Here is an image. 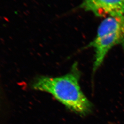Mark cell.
Returning <instances> with one entry per match:
<instances>
[{"label":"cell","instance_id":"obj_3","mask_svg":"<svg viewBox=\"0 0 124 124\" xmlns=\"http://www.w3.org/2000/svg\"><path fill=\"white\" fill-rule=\"evenodd\" d=\"M79 8L99 18L124 14V0H82Z\"/></svg>","mask_w":124,"mask_h":124},{"label":"cell","instance_id":"obj_2","mask_svg":"<svg viewBox=\"0 0 124 124\" xmlns=\"http://www.w3.org/2000/svg\"><path fill=\"white\" fill-rule=\"evenodd\" d=\"M119 45L124 49V14L105 18L98 27L93 40L83 48L94 49L93 74L101 66L111 49Z\"/></svg>","mask_w":124,"mask_h":124},{"label":"cell","instance_id":"obj_1","mask_svg":"<svg viewBox=\"0 0 124 124\" xmlns=\"http://www.w3.org/2000/svg\"><path fill=\"white\" fill-rule=\"evenodd\" d=\"M80 75L78 64L75 63L66 75L56 77L41 76L33 86L37 90L50 93L72 111L85 115L92 111L93 104L80 87Z\"/></svg>","mask_w":124,"mask_h":124}]
</instances>
